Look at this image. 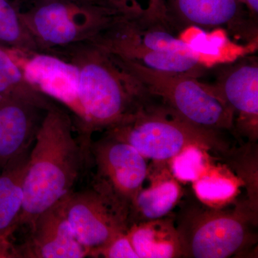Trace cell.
<instances>
[{
	"instance_id": "13",
	"label": "cell",
	"mask_w": 258,
	"mask_h": 258,
	"mask_svg": "<svg viewBox=\"0 0 258 258\" xmlns=\"http://www.w3.org/2000/svg\"><path fill=\"white\" fill-rule=\"evenodd\" d=\"M66 198L42 212L32 222L28 239L15 247L17 257H88L87 251L70 227L66 216Z\"/></svg>"
},
{
	"instance_id": "2",
	"label": "cell",
	"mask_w": 258,
	"mask_h": 258,
	"mask_svg": "<svg viewBox=\"0 0 258 258\" xmlns=\"http://www.w3.org/2000/svg\"><path fill=\"white\" fill-rule=\"evenodd\" d=\"M79 69V100L84 115L80 135L124 123L150 101V95L111 52L91 42L53 51Z\"/></svg>"
},
{
	"instance_id": "14",
	"label": "cell",
	"mask_w": 258,
	"mask_h": 258,
	"mask_svg": "<svg viewBox=\"0 0 258 258\" xmlns=\"http://www.w3.org/2000/svg\"><path fill=\"white\" fill-rule=\"evenodd\" d=\"M47 111L0 95V169L29 152Z\"/></svg>"
},
{
	"instance_id": "27",
	"label": "cell",
	"mask_w": 258,
	"mask_h": 258,
	"mask_svg": "<svg viewBox=\"0 0 258 258\" xmlns=\"http://www.w3.org/2000/svg\"><path fill=\"white\" fill-rule=\"evenodd\" d=\"M10 1L13 2V0H10Z\"/></svg>"
},
{
	"instance_id": "26",
	"label": "cell",
	"mask_w": 258,
	"mask_h": 258,
	"mask_svg": "<svg viewBox=\"0 0 258 258\" xmlns=\"http://www.w3.org/2000/svg\"><path fill=\"white\" fill-rule=\"evenodd\" d=\"M254 18L257 19L258 0H240Z\"/></svg>"
},
{
	"instance_id": "4",
	"label": "cell",
	"mask_w": 258,
	"mask_h": 258,
	"mask_svg": "<svg viewBox=\"0 0 258 258\" xmlns=\"http://www.w3.org/2000/svg\"><path fill=\"white\" fill-rule=\"evenodd\" d=\"M106 135L129 144L157 164L169 163L190 147L223 157L232 149L224 133L189 123L153 97L130 119L106 130Z\"/></svg>"
},
{
	"instance_id": "1",
	"label": "cell",
	"mask_w": 258,
	"mask_h": 258,
	"mask_svg": "<svg viewBox=\"0 0 258 258\" xmlns=\"http://www.w3.org/2000/svg\"><path fill=\"white\" fill-rule=\"evenodd\" d=\"M71 115L53 106L44 115L29 154L23 181V205L19 227H30L40 214L74 191L91 161L88 142L79 134Z\"/></svg>"
},
{
	"instance_id": "24",
	"label": "cell",
	"mask_w": 258,
	"mask_h": 258,
	"mask_svg": "<svg viewBox=\"0 0 258 258\" xmlns=\"http://www.w3.org/2000/svg\"><path fill=\"white\" fill-rule=\"evenodd\" d=\"M17 257L15 247L8 239L0 238V258Z\"/></svg>"
},
{
	"instance_id": "19",
	"label": "cell",
	"mask_w": 258,
	"mask_h": 258,
	"mask_svg": "<svg viewBox=\"0 0 258 258\" xmlns=\"http://www.w3.org/2000/svg\"><path fill=\"white\" fill-rule=\"evenodd\" d=\"M238 180L221 169L208 168L193 182V191L198 200L207 205L225 204L235 198L238 191Z\"/></svg>"
},
{
	"instance_id": "15",
	"label": "cell",
	"mask_w": 258,
	"mask_h": 258,
	"mask_svg": "<svg viewBox=\"0 0 258 258\" xmlns=\"http://www.w3.org/2000/svg\"><path fill=\"white\" fill-rule=\"evenodd\" d=\"M149 168L151 184L142 187L134 199L129 210V227L139 222L152 221L169 216L182 198V189L171 173L169 163Z\"/></svg>"
},
{
	"instance_id": "7",
	"label": "cell",
	"mask_w": 258,
	"mask_h": 258,
	"mask_svg": "<svg viewBox=\"0 0 258 258\" xmlns=\"http://www.w3.org/2000/svg\"><path fill=\"white\" fill-rule=\"evenodd\" d=\"M96 166L92 186L128 212L134 199L148 178L147 159L129 144L106 135L91 142Z\"/></svg>"
},
{
	"instance_id": "5",
	"label": "cell",
	"mask_w": 258,
	"mask_h": 258,
	"mask_svg": "<svg viewBox=\"0 0 258 258\" xmlns=\"http://www.w3.org/2000/svg\"><path fill=\"white\" fill-rule=\"evenodd\" d=\"M113 55L151 96L181 118L208 130L222 133L234 131V114L230 106L192 75L155 71Z\"/></svg>"
},
{
	"instance_id": "16",
	"label": "cell",
	"mask_w": 258,
	"mask_h": 258,
	"mask_svg": "<svg viewBox=\"0 0 258 258\" xmlns=\"http://www.w3.org/2000/svg\"><path fill=\"white\" fill-rule=\"evenodd\" d=\"M127 234L139 258L181 257L173 217L133 224Z\"/></svg>"
},
{
	"instance_id": "22",
	"label": "cell",
	"mask_w": 258,
	"mask_h": 258,
	"mask_svg": "<svg viewBox=\"0 0 258 258\" xmlns=\"http://www.w3.org/2000/svg\"><path fill=\"white\" fill-rule=\"evenodd\" d=\"M91 257L139 258L126 232L120 234L106 245L95 251Z\"/></svg>"
},
{
	"instance_id": "12",
	"label": "cell",
	"mask_w": 258,
	"mask_h": 258,
	"mask_svg": "<svg viewBox=\"0 0 258 258\" xmlns=\"http://www.w3.org/2000/svg\"><path fill=\"white\" fill-rule=\"evenodd\" d=\"M205 86L222 98L234 114V131L255 143L258 137V64L245 59L224 70L214 86Z\"/></svg>"
},
{
	"instance_id": "11",
	"label": "cell",
	"mask_w": 258,
	"mask_h": 258,
	"mask_svg": "<svg viewBox=\"0 0 258 258\" xmlns=\"http://www.w3.org/2000/svg\"><path fill=\"white\" fill-rule=\"evenodd\" d=\"M173 26L222 28L237 38H257V19L240 0H163Z\"/></svg>"
},
{
	"instance_id": "23",
	"label": "cell",
	"mask_w": 258,
	"mask_h": 258,
	"mask_svg": "<svg viewBox=\"0 0 258 258\" xmlns=\"http://www.w3.org/2000/svg\"><path fill=\"white\" fill-rule=\"evenodd\" d=\"M129 13L169 22L163 0H119ZM170 23V22H169Z\"/></svg>"
},
{
	"instance_id": "10",
	"label": "cell",
	"mask_w": 258,
	"mask_h": 258,
	"mask_svg": "<svg viewBox=\"0 0 258 258\" xmlns=\"http://www.w3.org/2000/svg\"><path fill=\"white\" fill-rule=\"evenodd\" d=\"M66 211L70 227L88 257L129 227L128 212L93 186L69 194Z\"/></svg>"
},
{
	"instance_id": "3",
	"label": "cell",
	"mask_w": 258,
	"mask_h": 258,
	"mask_svg": "<svg viewBox=\"0 0 258 258\" xmlns=\"http://www.w3.org/2000/svg\"><path fill=\"white\" fill-rule=\"evenodd\" d=\"M186 198L173 216L181 257H230L255 243L257 210L247 200L225 209Z\"/></svg>"
},
{
	"instance_id": "21",
	"label": "cell",
	"mask_w": 258,
	"mask_h": 258,
	"mask_svg": "<svg viewBox=\"0 0 258 258\" xmlns=\"http://www.w3.org/2000/svg\"><path fill=\"white\" fill-rule=\"evenodd\" d=\"M207 153L199 147L186 148L169 162L173 175L178 181H196L208 169Z\"/></svg>"
},
{
	"instance_id": "8",
	"label": "cell",
	"mask_w": 258,
	"mask_h": 258,
	"mask_svg": "<svg viewBox=\"0 0 258 258\" xmlns=\"http://www.w3.org/2000/svg\"><path fill=\"white\" fill-rule=\"evenodd\" d=\"M169 22L144 15L115 17L91 41L95 45L128 60L148 51H171L197 56L192 47L174 35Z\"/></svg>"
},
{
	"instance_id": "20",
	"label": "cell",
	"mask_w": 258,
	"mask_h": 258,
	"mask_svg": "<svg viewBox=\"0 0 258 258\" xmlns=\"http://www.w3.org/2000/svg\"><path fill=\"white\" fill-rule=\"evenodd\" d=\"M0 44L21 50L40 51L23 23L18 5L0 0Z\"/></svg>"
},
{
	"instance_id": "17",
	"label": "cell",
	"mask_w": 258,
	"mask_h": 258,
	"mask_svg": "<svg viewBox=\"0 0 258 258\" xmlns=\"http://www.w3.org/2000/svg\"><path fill=\"white\" fill-rule=\"evenodd\" d=\"M30 152L10 163L0 174V238L8 239L19 228L23 205V181Z\"/></svg>"
},
{
	"instance_id": "18",
	"label": "cell",
	"mask_w": 258,
	"mask_h": 258,
	"mask_svg": "<svg viewBox=\"0 0 258 258\" xmlns=\"http://www.w3.org/2000/svg\"><path fill=\"white\" fill-rule=\"evenodd\" d=\"M0 95L29 102L48 111L55 105L32 87L5 45L0 44Z\"/></svg>"
},
{
	"instance_id": "9",
	"label": "cell",
	"mask_w": 258,
	"mask_h": 258,
	"mask_svg": "<svg viewBox=\"0 0 258 258\" xmlns=\"http://www.w3.org/2000/svg\"><path fill=\"white\" fill-rule=\"evenodd\" d=\"M5 46L32 88L69 108L74 115L75 127L81 134L84 126V115L80 103L77 66L53 52Z\"/></svg>"
},
{
	"instance_id": "25",
	"label": "cell",
	"mask_w": 258,
	"mask_h": 258,
	"mask_svg": "<svg viewBox=\"0 0 258 258\" xmlns=\"http://www.w3.org/2000/svg\"><path fill=\"white\" fill-rule=\"evenodd\" d=\"M77 1L86 2V3H93V4L103 5V6L120 10L123 13H128L124 6L120 3L119 0H77Z\"/></svg>"
},
{
	"instance_id": "6",
	"label": "cell",
	"mask_w": 258,
	"mask_h": 258,
	"mask_svg": "<svg viewBox=\"0 0 258 258\" xmlns=\"http://www.w3.org/2000/svg\"><path fill=\"white\" fill-rule=\"evenodd\" d=\"M20 14L42 52H52L91 42L120 14L108 8L77 0H34Z\"/></svg>"
}]
</instances>
